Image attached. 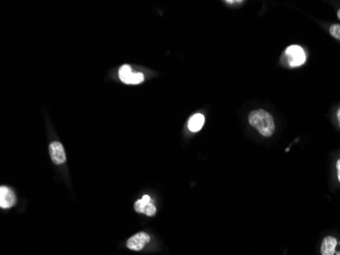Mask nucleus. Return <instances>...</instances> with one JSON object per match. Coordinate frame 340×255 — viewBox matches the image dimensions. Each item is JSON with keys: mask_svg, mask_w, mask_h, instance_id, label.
Wrapping results in <instances>:
<instances>
[{"mask_svg": "<svg viewBox=\"0 0 340 255\" xmlns=\"http://www.w3.org/2000/svg\"><path fill=\"white\" fill-rule=\"evenodd\" d=\"M49 153L54 165H63L66 160L65 148L60 142L51 143L49 145Z\"/></svg>", "mask_w": 340, "mask_h": 255, "instance_id": "6", "label": "nucleus"}, {"mask_svg": "<svg viewBox=\"0 0 340 255\" xmlns=\"http://www.w3.org/2000/svg\"><path fill=\"white\" fill-rule=\"evenodd\" d=\"M330 34H331L334 38L340 40V25H337V24L332 25V26L330 27Z\"/></svg>", "mask_w": 340, "mask_h": 255, "instance_id": "10", "label": "nucleus"}, {"mask_svg": "<svg viewBox=\"0 0 340 255\" xmlns=\"http://www.w3.org/2000/svg\"><path fill=\"white\" fill-rule=\"evenodd\" d=\"M119 79L125 84L138 85L144 81V75L142 73H132L131 68L129 65L122 66L119 68Z\"/></svg>", "mask_w": 340, "mask_h": 255, "instance_id": "3", "label": "nucleus"}, {"mask_svg": "<svg viewBox=\"0 0 340 255\" xmlns=\"http://www.w3.org/2000/svg\"><path fill=\"white\" fill-rule=\"evenodd\" d=\"M204 122H205V117L202 114H195L193 117H191V119H189L188 128L193 133L199 132L203 128Z\"/></svg>", "mask_w": 340, "mask_h": 255, "instance_id": "9", "label": "nucleus"}, {"mask_svg": "<svg viewBox=\"0 0 340 255\" xmlns=\"http://www.w3.org/2000/svg\"><path fill=\"white\" fill-rule=\"evenodd\" d=\"M337 119H338V121H339V126H340V107L337 111Z\"/></svg>", "mask_w": 340, "mask_h": 255, "instance_id": "13", "label": "nucleus"}, {"mask_svg": "<svg viewBox=\"0 0 340 255\" xmlns=\"http://www.w3.org/2000/svg\"><path fill=\"white\" fill-rule=\"evenodd\" d=\"M337 17H338V18L340 19V9L338 10V12H337Z\"/></svg>", "mask_w": 340, "mask_h": 255, "instance_id": "14", "label": "nucleus"}, {"mask_svg": "<svg viewBox=\"0 0 340 255\" xmlns=\"http://www.w3.org/2000/svg\"><path fill=\"white\" fill-rule=\"evenodd\" d=\"M243 1H242V0H239V1H226V3H228V4H234V3H243Z\"/></svg>", "mask_w": 340, "mask_h": 255, "instance_id": "12", "label": "nucleus"}, {"mask_svg": "<svg viewBox=\"0 0 340 255\" xmlns=\"http://www.w3.org/2000/svg\"><path fill=\"white\" fill-rule=\"evenodd\" d=\"M336 169H337V178H338V181L340 182V159L337 160V163H336Z\"/></svg>", "mask_w": 340, "mask_h": 255, "instance_id": "11", "label": "nucleus"}, {"mask_svg": "<svg viewBox=\"0 0 340 255\" xmlns=\"http://www.w3.org/2000/svg\"><path fill=\"white\" fill-rule=\"evenodd\" d=\"M287 63L291 68L301 67L306 63L305 50L298 45H291L285 49Z\"/></svg>", "mask_w": 340, "mask_h": 255, "instance_id": "2", "label": "nucleus"}, {"mask_svg": "<svg viewBox=\"0 0 340 255\" xmlns=\"http://www.w3.org/2000/svg\"><path fill=\"white\" fill-rule=\"evenodd\" d=\"M135 210L139 213H144L148 217H153L156 214V207L154 204L151 202V198L148 195L143 196L142 199L136 201L135 203Z\"/></svg>", "mask_w": 340, "mask_h": 255, "instance_id": "5", "label": "nucleus"}, {"mask_svg": "<svg viewBox=\"0 0 340 255\" xmlns=\"http://www.w3.org/2000/svg\"><path fill=\"white\" fill-rule=\"evenodd\" d=\"M150 242V236L145 233V232H141L138 233L136 235H133L132 237H130L128 242H127V246L129 249L133 250V251H140L143 248H145L146 245Z\"/></svg>", "mask_w": 340, "mask_h": 255, "instance_id": "4", "label": "nucleus"}, {"mask_svg": "<svg viewBox=\"0 0 340 255\" xmlns=\"http://www.w3.org/2000/svg\"><path fill=\"white\" fill-rule=\"evenodd\" d=\"M16 202L15 193L8 187L1 186L0 188V207L2 209H7L13 207Z\"/></svg>", "mask_w": 340, "mask_h": 255, "instance_id": "7", "label": "nucleus"}, {"mask_svg": "<svg viewBox=\"0 0 340 255\" xmlns=\"http://www.w3.org/2000/svg\"><path fill=\"white\" fill-rule=\"evenodd\" d=\"M249 122L264 137L272 136L275 131L273 117L264 109L253 110L249 115Z\"/></svg>", "mask_w": 340, "mask_h": 255, "instance_id": "1", "label": "nucleus"}, {"mask_svg": "<svg viewBox=\"0 0 340 255\" xmlns=\"http://www.w3.org/2000/svg\"><path fill=\"white\" fill-rule=\"evenodd\" d=\"M337 243L338 242L334 237H326L321 245L322 255H334Z\"/></svg>", "mask_w": 340, "mask_h": 255, "instance_id": "8", "label": "nucleus"}]
</instances>
